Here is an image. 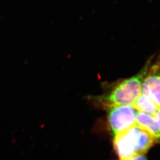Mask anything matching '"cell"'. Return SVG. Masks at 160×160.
Instances as JSON below:
<instances>
[{
    "mask_svg": "<svg viewBox=\"0 0 160 160\" xmlns=\"http://www.w3.org/2000/svg\"><path fill=\"white\" fill-rule=\"evenodd\" d=\"M142 93L148 96L160 108V54L151 61L142 85Z\"/></svg>",
    "mask_w": 160,
    "mask_h": 160,
    "instance_id": "cell-4",
    "label": "cell"
},
{
    "mask_svg": "<svg viewBox=\"0 0 160 160\" xmlns=\"http://www.w3.org/2000/svg\"><path fill=\"white\" fill-rule=\"evenodd\" d=\"M151 61L150 57L137 74L121 82L109 93L100 97L103 106L109 108L120 105H132L142 93V85Z\"/></svg>",
    "mask_w": 160,
    "mask_h": 160,
    "instance_id": "cell-2",
    "label": "cell"
},
{
    "mask_svg": "<svg viewBox=\"0 0 160 160\" xmlns=\"http://www.w3.org/2000/svg\"><path fill=\"white\" fill-rule=\"evenodd\" d=\"M108 123L113 136L124 132L136 124L137 110L132 105L108 108Z\"/></svg>",
    "mask_w": 160,
    "mask_h": 160,
    "instance_id": "cell-3",
    "label": "cell"
},
{
    "mask_svg": "<svg viewBox=\"0 0 160 160\" xmlns=\"http://www.w3.org/2000/svg\"><path fill=\"white\" fill-rule=\"evenodd\" d=\"M132 106L138 112L154 117L159 107L148 96L141 93Z\"/></svg>",
    "mask_w": 160,
    "mask_h": 160,
    "instance_id": "cell-6",
    "label": "cell"
},
{
    "mask_svg": "<svg viewBox=\"0 0 160 160\" xmlns=\"http://www.w3.org/2000/svg\"><path fill=\"white\" fill-rule=\"evenodd\" d=\"M148 160V159L146 156V154H144V155L136 156L135 157L132 158L131 159H128V160Z\"/></svg>",
    "mask_w": 160,
    "mask_h": 160,
    "instance_id": "cell-7",
    "label": "cell"
},
{
    "mask_svg": "<svg viewBox=\"0 0 160 160\" xmlns=\"http://www.w3.org/2000/svg\"><path fill=\"white\" fill-rule=\"evenodd\" d=\"M155 143L151 136L136 124L113 136V144L119 160H126L144 155Z\"/></svg>",
    "mask_w": 160,
    "mask_h": 160,
    "instance_id": "cell-1",
    "label": "cell"
},
{
    "mask_svg": "<svg viewBox=\"0 0 160 160\" xmlns=\"http://www.w3.org/2000/svg\"><path fill=\"white\" fill-rule=\"evenodd\" d=\"M136 124L148 132L155 143L160 144V124L155 117L138 112Z\"/></svg>",
    "mask_w": 160,
    "mask_h": 160,
    "instance_id": "cell-5",
    "label": "cell"
},
{
    "mask_svg": "<svg viewBox=\"0 0 160 160\" xmlns=\"http://www.w3.org/2000/svg\"><path fill=\"white\" fill-rule=\"evenodd\" d=\"M154 117L157 119V120L158 121L160 124V108H159V109L158 110L157 112Z\"/></svg>",
    "mask_w": 160,
    "mask_h": 160,
    "instance_id": "cell-8",
    "label": "cell"
}]
</instances>
